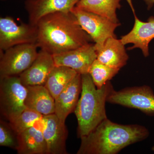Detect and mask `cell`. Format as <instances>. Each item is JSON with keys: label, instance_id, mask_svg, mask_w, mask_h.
I'll list each match as a JSON object with an SVG mask.
<instances>
[{"label": "cell", "instance_id": "6da1fadb", "mask_svg": "<svg viewBox=\"0 0 154 154\" xmlns=\"http://www.w3.org/2000/svg\"><path fill=\"white\" fill-rule=\"evenodd\" d=\"M36 45L52 55L87 45L93 41L72 12L48 14L36 23Z\"/></svg>", "mask_w": 154, "mask_h": 154}, {"label": "cell", "instance_id": "7a4b0ae2", "mask_svg": "<svg viewBox=\"0 0 154 154\" xmlns=\"http://www.w3.org/2000/svg\"><path fill=\"white\" fill-rule=\"evenodd\" d=\"M149 132L139 125H122L108 118L81 138L77 154H116L125 148L148 137Z\"/></svg>", "mask_w": 154, "mask_h": 154}, {"label": "cell", "instance_id": "3957f363", "mask_svg": "<svg viewBox=\"0 0 154 154\" xmlns=\"http://www.w3.org/2000/svg\"><path fill=\"white\" fill-rule=\"evenodd\" d=\"M81 75V96L74 111L78 121V135L80 138L89 134L107 118L105 104L114 89L110 81L98 89L89 73Z\"/></svg>", "mask_w": 154, "mask_h": 154}, {"label": "cell", "instance_id": "277c9868", "mask_svg": "<svg viewBox=\"0 0 154 154\" xmlns=\"http://www.w3.org/2000/svg\"><path fill=\"white\" fill-rule=\"evenodd\" d=\"M27 87L19 76L0 78V111L9 122H14L27 109L25 104Z\"/></svg>", "mask_w": 154, "mask_h": 154}, {"label": "cell", "instance_id": "5b68a950", "mask_svg": "<svg viewBox=\"0 0 154 154\" xmlns=\"http://www.w3.org/2000/svg\"><path fill=\"white\" fill-rule=\"evenodd\" d=\"M36 44L19 45L1 52L0 78L19 76L33 63L38 55Z\"/></svg>", "mask_w": 154, "mask_h": 154}, {"label": "cell", "instance_id": "8992f818", "mask_svg": "<svg viewBox=\"0 0 154 154\" xmlns=\"http://www.w3.org/2000/svg\"><path fill=\"white\" fill-rule=\"evenodd\" d=\"M107 102L137 109L147 115H154V93L149 86L129 87L118 91L113 89Z\"/></svg>", "mask_w": 154, "mask_h": 154}, {"label": "cell", "instance_id": "52a82bcc", "mask_svg": "<svg viewBox=\"0 0 154 154\" xmlns=\"http://www.w3.org/2000/svg\"><path fill=\"white\" fill-rule=\"evenodd\" d=\"M83 30L90 35L96 46L104 44L107 38L116 37L114 33L119 23H114L105 17L75 7L71 11Z\"/></svg>", "mask_w": 154, "mask_h": 154}, {"label": "cell", "instance_id": "ba28073f", "mask_svg": "<svg viewBox=\"0 0 154 154\" xmlns=\"http://www.w3.org/2000/svg\"><path fill=\"white\" fill-rule=\"evenodd\" d=\"M37 38L36 25L29 23L19 25L10 17L0 19L1 52L19 45L36 44Z\"/></svg>", "mask_w": 154, "mask_h": 154}, {"label": "cell", "instance_id": "9c48e42d", "mask_svg": "<svg viewBox=\"0 0 154 154\" xmlns=\"http://www.w3.org/2000/svg\"><path fill=\"white\" fill-rule=\"evenodd\" d=\"M132 9L134 17V23L132 30L121 37V41L126 45L132 44V46L128 50L139 48L145 57L149 55V44L154 38V17L151 16L146 22L141 21L137 18L131 2V0H127Z\"/></svg>", "mask_w": 154, "mask_h": 154}, {"label": "cell", "instance_id": "30bf717a", "mask_svg": "<svg viewBox=\"0 0 154 154\" xmlns=\"http://www.w3.org/2000/svg\"><path fill=\"white\" fill-rule=\"evenodd\" d=\"M53 56L56 66L68 67L81 75L89 73L91 65L97 59L94 44L91 43Z\"/></svg>", "mask_w": 154, "mask_h": 154}, {"label": "cell", "instance_id": "8fae6325", "mask_svg": "<svg viewBox=\"0 0 154 154\" xmlns=\"http://www.w3.org/2000/svg\"><path fill=\"white\" fill-rule=\"evenodd\" d=\"M41 129L47 143L48 154H67L68 131L65 124L55 114L44 116Z\"/></svg>", "mask_w": 154, "mask_h": 154}, {"label": "cell", "instance_id": "7c38bea8", "mask_svg": "<svg viewBox=\"0 0 154 154\" xmlns=\"http://www.w3.org/2000/svg\"><path fill=\"white\" fill-rule=\"evenodd\" d=\"M80 0H26L25 9L29 23L35 25L38 20L48 14L71 12Z\"/></svg>", "mask_w": 154, "mask_h": 154}, {"label": "cell", "instance_id": "4fadbf2b", "mask_svg": "<svg viewBox=\"0 0 154 154\" xmlns=\"http://www.w3.org/2000/svg\"><path fill=\"white\" fill-rule=\"evenodd\" d=\"M55 66L53 56L40 49L33 63L19 76L22 84L26 87L44 85Z\"/></svg>", "mask_w": 154, "mask_h": 154}, {"label": "cell", "instance_id": "5bb4252c", "mask_svg": "<svg viewBox=\"0 0 154 154\" xmlns=\"http://www.w3.org/2000/svg\"><path fill=\"white\" fill-rule=\"evenodd\" d=\"M125 45L116 37H109L101 46L94 44L97 59L108 66L120 69L129 58Z\"/></svg>", "mask_w": 154, "mask_h": 154}, {"label": "cell", "instance_id": "9a60e30c", "mask_svg": "<svg viewBox=\"0 0 154 154\" xmlns=\"http://www.w3.org/2000/svg\"><path fill=\"white\" fill-rule=\"evenodd\" d=\"M82 91V75L78 73L55 99V113L65 123L70 113L74 111Z\"/></svg>", "mask_w": 154, "mask_h": 154}, {"label": "cell", "instance_id": "2e32d148", "mask_svg": "<svg viewBox=\"0 0 154 154\" xmlns=\"http://www.w3.org/2000/svg\"><path fill=\"white\" fill-rule=\"evenodd\" d=\"M25 104L27 108L43 116L55 113V99L44 85L27 86Z\"/></svg>", "mask_w": 154, "mask_h": 154}, {"label": "cell", "instance_id": "e0dca14e", "mask_svg": "<svg viewBox=\"0 0 154 154\" xmlns=\"http://www.w3.org/2000/svg\"><path fill=\"white\" fill-rule=\"evenodd\" d=\"M19 154H48L47 143L41 128L32 127L17 135Z\"/></svg>", "mask_w": 154, "mask_h": 154}, {"label": "cell", "instance_id": "ac0fdd59", "mask_svg": "<svg viewBox=\"0 0 154 154\" xmlns=\"http://www.w3.org/2000/svg\"><path fill=\"white\" fill-rule=\"evenodd\" d=\"M120 0H80L76 7L98 14L114 23H119L116 11L121 8Z\"/></svg>", "mask_w": 154, "mask_h": 154}, {"label": "cell", "instance_id": "d6986e66", "mask_svg": "<svg viewBox=\"0 0 154 154\" xmlns=\"http://www.w3.org/2000/svg\"><path fill=\"white\" fill-rule=\"evenodd\" d=\"M77 74L74 70L68 67L56 66L49 75L44 86L55 99Z\"/></svg>", "mask_w": 154, "mask_h": 154}, {"label": "cell", "instance_id": "ffe728a7", "mask_svg": "<svg viewBox=\"0 0 154 154\" xmlns=\"http://www.w3.org/2000/svg\"><path fill=\"white\" fill-rule=\"evenodd\" d=\"M119 69L113 68L100 62L96 59L91 67L89 74L95 86L100 89L118 74Z\"/></svg>", "mask_w": 154, "mask_h": 154}, {"label": "cell", "instance_id": "44dd1931", "mask_svg": "<svg viewBox=\"0 0 154 154\" xmlns=\"http://www.w3.org/2000/svg\"><path fill=\"white\" fill-rule=\"evenodd\" d=\"M43 116L36 111L27 108L14 122L9 123L18 135L28 128L41 124Z\"/></svg>", "mask_w": 154, "mask_h": 154}, {"label": "cell", "instance_id": "7402d4cb", "mask_svg": "<svg viewBox=\"0 0 154 154\" xmlns=\"http://www.w3.org/2000/svg\"><path fill=\"white\" fill-rule=\"evenodd\" d=\"M0 146L16 150L18 147L17 134L12 129L10 123L2 120L0 122Z\"/></svg>", "mask_w": 154, "mask_h": 154}, {"label": "cell", "instance_id": "603a6c76", "mask_svg": "<svg viewBox=\"0 0 154 154\" xmlns=\"http://www.w3.org/2000/svg\"><path fill=\"white\" fill-rule=\"evenodd\" d=\"M146 5L147 9L151 10L153 8L154 5V0H143Z\"/></svg>", "mask_w": 154, "mask_h": 154}, {"label": "cell", "instance_id": "cb8c5ba5", "mask_svg": "<svg viewBox=\"0 0 154 154\" xmlns=\"http://www.w3.org/2000/svg\"><path fill=\"white\" fill-rule=\"evenodd\" d=\"M152 151L154 152V145L152 147Z\"/></svg>", "mask_w": 154, "mask_h": 154}, {"label": "cell", "instance_id": "d4e9b609", "mask_svg": "<svg viewBox=\"0 0 154 154\" xmlns=\"http://www.w3.org/2000/svg\"><path fill=\"white\" fill-rule=\"evenodd\" d=\"M1 1H7V0H1Z\"/></svg>", "mask_w": 154, "mask_h": 154}]
</instances>
